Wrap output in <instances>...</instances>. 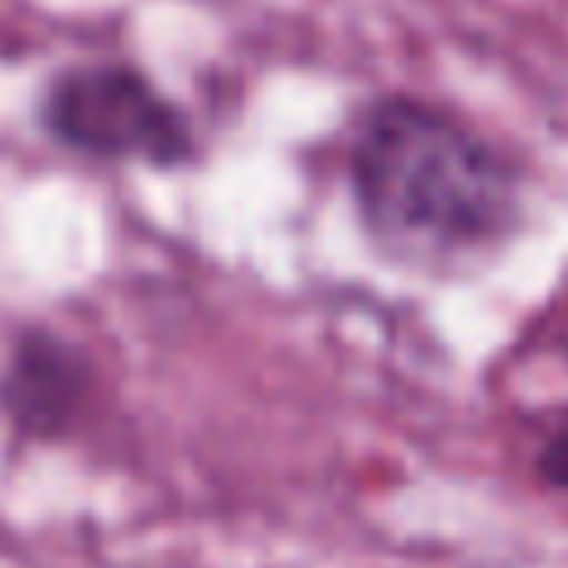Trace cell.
<instances>
[{"mask_svg":"<svg viewBox=\"0 0 568 568\" xmlns=\"http://www.w3.org/2000/svg\"><path fill=\"white\" fill-rule=\"evenodd\" d=\"M346 182L368 244L399 266L484 262L524 226L515 160L413 93H382L355 115Z\"/></svg>","mask_w":568,"mask_h":568,"instance_id":"obj_1","label":"cell"},{"mask_svg":"<svg viewBox=\"0 0 568 568\" xmlns=\"http://www.w3.org/2000/svg\"><path fill=\"white\" fill-rule=\"evenodd\" d=\"M44 124L71 151L178 169L195 155L186 115L133 67L67 71L44 98Z\"/></svg>","mask_w":568,"mask_h":568,"instance_id":"obj_2","label":"cell"},{"mask_svg":"<svg viewBox=\"0 0 568 568\" xmlns=\"http://www.w3.org/2000/svg\"><path fill=\"white\" fill-rule=\"evenodd\" d=\"M84 399H89V364L71 342L53 333H31L13 346L0 377V408L22 435L49 439L71 430Z\"/></svg>","mask_w":568,"mask_h":568,"instance_id":"obj_3","label":"cell"},{"mask_svg":"<svg viewBox=\"0 0 568 568\" xmlns=\"http://www.w3.org/2000/svg\"><path fill=\"white\" fill-rule=\"evenodd\" d=\"M537 475L555 488H568V435H550L537 453Z\"/></svg>","mask_w":568,"mask_h":568,"instance_id":"obj_4","label":"cell"}]
</instances>
